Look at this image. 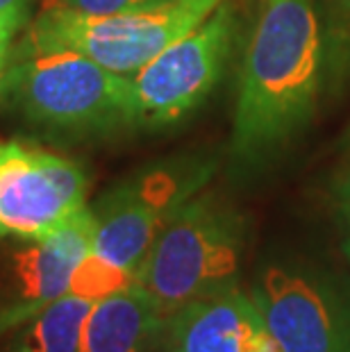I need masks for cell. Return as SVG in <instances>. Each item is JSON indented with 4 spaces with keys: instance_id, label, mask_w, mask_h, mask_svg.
Wrapping results in <instances>:
<instances>
[{
    "instance_id": "1",
    "label": "cell",
    "mask_w": 350,
    "mask_h": 352,
    "mask_svg": "<svg viewBox=\"0 0 350 352\" xmlns=\"http://www.w3.org/2000/svg\"><path fill=\"white\" fill-rule=\"evenodd\" d=\"M323 57V32L311 0H259L237 87V162L262 160L300 130L321 94Z\"/></svg>"
},
{
    "instance_id": "2",
    "label": "cell",
    "mask_w": 350,
    "mask_h": 352,
    "mask_svg": "<svg viewBox=\"0 0 350 352\" xmlns=\"http://www.w3.org/2000/svg\"><path fill=\"white\" fill-rule=\"evenodd\" d=\"M0 100L32 132L57 141L132 127L130 78L73 50L12 52Z\"/></svg>"
},
{
    "instance_id": "3",
    "label": "cell",
    "mask_w": 350,
    "mask_h": 352,
    "mask_svg": "<svg viewBox=\"0 0 350 352\" xmlns=\"http://www.w3.org/2000/svg\"><path fill=\"white\" fill-rule=\"evenodd\" d=\"M245 219L216 191H200L173 214L139 268L137 284L164 316L239 287Z\"/></svg>"
},
{
    "instance_id": "4",
    "label": "cell",
    "mask_w": 350,
    "mask_h": 352,
    "mask_svg": "<svg viewBox=\"0 0 350 352\" xmlns=\"http://www.w3.org/2000/svg\"><path fill=\"white\" fill-rule=\"evenodd\" d=\"M226 0H166V3L109 16H82L41 10L14 52L73 50L107 71L132 78Z\"/></svg>"
},
{
    "instance_id": "5",
    "label": "cell",
    "mask_w": 350,
    "mask_h": 352,
    "mask_svg": "<svg viewBox=\"0 0 350 352\" xmlns=\"http://www.w3.org/2000/svg\"><path fill=\"white\" fill-rule=\"evenodd\" d=\"M250 298L282 352H350V277L307 261H269Z\"/></svg>"
},
{
    "instance_id": "6",
    "label": "cell",
    "mask_w": 350,
    "mask_h": 352,
    "mask_svg": "<svg viewBox=\"0 0 350 352\" xmlns=\"http://www.w3.org/2000/svg\"><path fill=\"white\" fill-rule=\"evenodd\" d=\"M237 34L232 0L130 78L132 127L164 130L193 114L226 71Z\"/></svg>"
},
{
    "instance_id": "7",
    "label": "cell",
    "mask_w": 350,
    "mask_h": 352,
    "mask_svg": "<svg viewBox=\"0 0 350 352\" xmlns=\"http://www.w3.org/2000/svg\"><path fill=\"white\" fill-rule=\"evenodd\" d=\"M212 175L214 162L184 157L123 179L91 207L94 252L139 275L164 226L184 202L205 189Z\"/></svg>"
},
{
    "instance_id": "8",
    "label": "cell",
    "mask_w": 350,
    "mask_h": 352,
    "mask_svg": "<svg viewBox=\"0 0 350 352\" xmlns=\"http://www.w3.org/2000/svg\"><path fill=\"white\" fill-rule=\"evenodd\" d=\"M89 177L71 157L7 141L0 144V239L36 241L87 207Z\"/></svg>"
},
{
    "instance_id": "9",
    "label": "cell",
    "mask_w": 350,
    "mask_h": 352,
    "mask_svg": "<svg viewBox=\"0 0 350 352\" xmlns=\"http://www.w3.org/2000/svg\"><path fill=\"white\" fill-rule=\"evenodd\" d=\"M96 216L85 207L53 234L17 241L7 268V298L0 302V334L28 323L71 289L80 261L94 250Z\"/></svg>"
},
{
    "instance_id": "10",
    "label": "cell",
    "mask_w": 350,
    "mask_h": 352,
    "mask_svg": "<svg viewBox=\"0 0 350 352\" xmlns=\"http://www.w3.org/2000/svg\"><path fill=\"white\" fill-rule=\"evenodd\" d=\"M164 352H282L250 294L232 287L168 318Z\"/></svg>"
},
{
    "instance_id": "11",
    "label": "cell",
    "mask_w": 350,
    "mask_h": 352,
    "mask_svg": "<svg viewBox=\"0 0 350 352\" xmlns=\"http://www.w3.org/2000/svg\"><path fill=\"white\" fill-rule=\"evenodd\" d=\"M168 318L144 287L94 302L82 334V352H164Z\"/></svg>"
},
{
    "instance_id": "12",
    "label": "cell",
    "mask_w": 350,
    "mask_h": 352,
    "mask_svg": "<svg viewBox=\"0 0 350 352\" xmlns=\"http://www.w3.org/2000/svg\"><path fill=\"white\" fill-rule=\"evenodd\" d=\"M91 307V300L66 294L14 329L3 352H82V334Z\"/></svg>"
},
{
    "instance_id": "13",
    "label": "cell",
    "mask_w": 350,
    "mask_h": 352,
    "mask_svg": "<svg viewBox=\"0 0 350 352\" xmlns=\"http://www.w3.org/2000/svg\"><path fill=\"white\" fill-rule=\"evenodd\" d=\"M137 284V273L111 264L105 257L96 254L94 250L80 261L76 273L71 277L69 294L80 296L85 300L98 302L102 298L114 296L118 291H125Z\"/></svg>"
},
{
    "instance_id": "14",
    "label": "cell",
    "mask_w": 350,
    "mask_h": 352,
    "mask_svg": "<svg viewBox=\"0 0 350 352\" xmlns=\"http://www.w3.org/2000/svg\"><path fill=\"white\" fill-rule=\"evenodd\" d=\"M166 0H43V10H62L82 16H109L132 10H144Z\"/></svg>"
},
{
    "instance_id": "15",
    "label": "cell",
    "mask_w": 350,
    "mask_h": 352,
    "mask_svg": "<svg viewBox=\"0 0 350 352\" xmlns=\"http://www.w3.org/2000/svg\"><path fill=\"white\" fill-rule=\"evenodd\" d=\"M332 209L341 236V250H344V257L350 264V164L341 170L332 184Z\"/></svg>"
},
{
    "instance_id": "16",
    "label": "cell",
    "mask_w": 350,
    "mask_h": 352,
    "mask_svg": "<svg viewBox=\"0 0 350 352\" xmlns=\"http://www.w3.org/2000/svg\"><path fill=\"white\" fill-rule=\"evenodd\" d=\"M28 19V14L23 12H10V14H0V87H3L5 71L10 66L12 59V43L14 36L21 28H23Z\"/></svg>"
},
{
    "instance_id": "17",
    "label": "cell",
    "mask_w": 350,
    "mask_h": 352,
    "mask_svg": "<svg viewBox=\"0 0 350 352\" xmlns=\"http://www.w3.org/2000/svg\"><path fill=\"white\" fill-rule=\"evenodd\" d=\"M32 0H0V14H10V12H30Z\"/></svg>"
},
{
    "instance_id": "18",
    "label": "cell",
    "mask_w": 350,
    "mask_h": 352,
    "mask_svg": "<svg viewBox=\"0 0 350 352\" xmlns=\"http://www.w3.org/2000/svg\"><path fill=\"white\" fill-rule=\"evenodd\" d=\"M334 3H337L344 12H348V14H350V0H334Z\"/></svg>"
}]
</instances>
